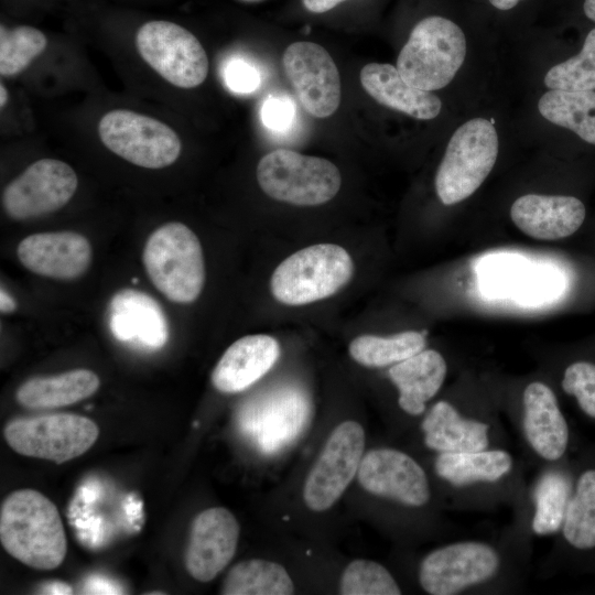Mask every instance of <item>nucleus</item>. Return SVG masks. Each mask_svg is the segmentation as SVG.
I'll list each match as a JSON object with an SVG mask.
<instances>
[{"mask_svg":"<svg viewBox=\"0 0 595 595\" xmlns=\"http://www.w3.org/2000/svg\"><path fill=\"white\" fill-rule=\"evenodd\" d=\"M355 0H301L303 9L311 14H325Z\"/></svg>","mask_w":595,"mask_h":595,"instance_id":"38","label":"nucleus"},{"mask_svg":"<svg viewBox=\"0 0 595 595\" xmlns=\"http://www.w3.org/2000/svg\"><path fill=\"white\" fill-rule=\"evenodd\" d=\"M561 385L567 394L575 397L580 409L595 419V364L582 360L569 365Z\"/></svg>","mask_w":595,"mask_h":595,"instance_id":"35","label":"nucleus"},{"mask_svg":"<svg viewBox=\"0 0 595 595\" xmlns=\"http://www.w3.org/2000/svg\"><path fill=\"white\" fill-rule=\"evenodd\" d=\"M562 532L566 542L577 550L595 548V469L580 475L566 506Z\"/></svg>","mask_w":595,"mask_h":595,"instance_id":"30","label":"nucleus"},{"mask_svg":"<svg viewBox=\"0 0 595 595\" xmlns=\"http://www.w3.org/2000/svg\"><path fill=\"white\" fill-rule=\"evenodd\" d=\"M98 133L107 149L126 161L145 169H163L180 156L177 133L164 122L126 109L105 113Z\"/></svg>","mask_w":595,"mask_h":595,"instance_id":"10","label":"nucleus"},{"mask_svg":"<svg viewBox=\"0 0 595 595\" xmlns=\"http://www.w3.org/2000/svg\"><path fill=\"white\" fill-rule=\"evenodd\" d=\"M145 271L154 286L175 303L194 302L204 288L205 263L201 242L182 223H167L148 238Z\"/></svg>","mask_w":595,"mask_h":595,"instance_id":"3","label":"nucleus"},{"mask_svg":"<svg viewBox=\"0 0 595 595\" xmlns=\"http://www.w3.org/2000/svg\"><path fill=\"white\" fill-rule=\"evenodd\" d=\"M358 480L368 493L421 507L431 497L424 469L408 454L394 448L367 452L359 464Z\"/></svg>","mask_w":595,"mask_h":595,"instance_id":"15","label":"nucleus"},{"mask_svg":"<svg viewBox=\"0 0 595 595\" xmlns=\"http://www.w3.org/2000/svg\"><path fill=\"white\" fill-rule=\"evenodd\" d=\"M312 412L307 393L295 385L267 390L249 400L239 414L241 430L264 454L291 445L304 431Z\"/></svg>","mask_w":595,"mask_h":595,"instance_id":"9","label":"nucleus"},{"mask_svg":"<svg viewBox=\"0 0 595 595\" xmlns=\"http://www.w3.org/2000/svg\"><path fill=\"white\" fill-rule=\"evenodd\" d=\"M240 527L226 508L213 507L193 520L185 552V566L196 581L214 580L232 560Z\"/></svg>","mask_w":595,"mask_h":595,"instance_id":"16","label":"nucleus"},{"mask_svg":"<svg viewBox=\"0 0 595 595\" xmlns=\"http://www.w3.org/2000/svg\"><path fill=\"white\" fill-rule=\"evenodd\" d=\"M43 593H50V594H71L72 588L63 583V582H54L50 585H45L43 587Z\"/></svg>","mask_w":595,"mask_h":595,"instance_id":"40","label":"nucleus"},{"mask_svg":"<svg viewBox=\"0 0 595 595\" xmlns=\"http://www.w3.org/2000/svg\"><path fill=\"white\" fill-rule=\"evenodd\" d=\"M262 123L275 132L286 131L294 119L295 110L291 99L286 97H268L261 107Z\"/></svg>","mask_w":595,"mask_h":595,"instance_id":"36","label":"nucleus"},{"mask_svg":"<svg viewBox=\"0 0 595 595\" xmlns=\"http://www.w3.org/2000/svg\"><path fill=\"white\" fill-rule=\"evenodd\" d=\"M500 558L489 544L455 542L430 552L421 562L419 582L431 595H453L490 580Z\"/></svg>","mask_w":595,"mask_h":595,"instance_id":"13","label":"nucleus"},{"mask_svg":"<svg viewBox=\"0 0 595 595\" xmlns=\"http://www.w3.org/2000/svg\"><path fill=\"white\" fill-rule=\"evenodd\" d=\"M238 1H241V2H245V3H256V2H260L262 0H238Z\"/></svg>","mask_w":595,"mask_h":595,"instance_id":"44","label":"nucleus"},{"mask_svg":"<svg viewBox=\"0 0 595 595\" xmlns=\"http://www.w3.org/2000/svg\"><path fill=\"white\" fill-rule=\"evenodd\" d=\"M140 56L166 82L180 88H195L208 74L207 54L199 40L180 23L151 19L136 32Z\"/></svg>","mask_w":595,"mask_h":595,"instance_id":"7","label":"nucleus"},{"mask_svg":"<svg viewBox=\"0 0 595 595\" xmlns=\"http://www.w3.org/2000/svg\"><path fill=\"white\" fill-rule=\"evenodd\" d=\"M106 322L111 335L131 347L156 350L169 339V323L160 303L134 290L117 291L108 302Z\"/></svg>","mask_w":595,"mask_h":595,"instance_id":"17","label":"nucleus"},{"mask_svg":"<svg viewBox=\"0 0 595 595\" xmlns=\"http://www.w3.org/2000/svg\"><path fill=\"white\" fill-rule=\"evenodd\" d=\"M0 309L2 313H11L15 310V302L12 296L3 289L0 292Z\"/></svg>","mask_w":595,"mask_h":595,"instance_id":"39","label":"nucleus"},{"mask_svg":"<svg viewBox=\"0 0 595 595\" xmlns=\"http://www.w3.org/2000/svg\"><path fill=\"white\" fill-rule=\"evenodd\" d=\"M283 68L304 109L316 118L332 116L340 104L339 72L320 44L300 41L282 56Z\"/></svg>","mask_w":595,"mask_h":595,"instance_id":"14","label":"nucleus"},{"mask_svg":"<svg viewBox=\"0 0 595 595\" xmlns=\"http://www.w3.org/2000/svg\"><path fill=\"white\" fill-rule=\"evenodd\" d=\"M257 180L271 198L298 206L327 203L342 185L340 172L334 163L288 149H277L262 156Z\"/></svg>","mask_w":595,"mask_h":595,"instance_id":"6","label":"nucleus"},{"mask_svg":"<svg viewBox=\"0 0 595 595\" xmlns=\"http://www.w3.org/2000/svg\"><path fill=\"white\" fill-rule=\"evenodd\" d=\"M280 356L275 338L264 334L244 336L223 354L212 372L213 386L224 393L246 390L263 377Z\"/></svg>","mask_w":595,"mask_h":595,"instance_id":"21","label":"nucleus"},{"mask_svg":"<svg viewBox=\"0 0 595 595\" xmlns=\"http://www.w3.org/2000/svg\"><path fill=\"white\" fill-rule=\"evenodd\" d=\"M548 121L572 130L587 143L595 144V91L550 89L538 102Z\"/></svg>","mask_w":595,"mask_h":595,"instance_id":"27","label":"nucleus"},{"mask_svg":"<svg viewBox=\"0 0 595 595\" xmlns=\"http://www.w3.org/2000/svg\"><path fill=\"white\" fill-rule=\"evenodd\" d=\"M498 149V136L489 120L474 118L458 127L435 175L442 204L454 205L474 194L491 172Z\"/></svg>","mask_w":595,"mask_h":595,"instance_id":"5","label":"nucleus"},{"mask_svg":"<svg viewBox=\"0 0 595 595\" xmlns=\"http://www.w3.org/2000/svg\"><path fill=\"white\" fill-rule=\"evenodd\" d=\"M570 483L558 472L543 475L534 491V515L532 530L539 536H548L562 528L567 502L570 500Z\"/></svg>","mask_w":595,"mask_h":595,"instance_id":"32","label":"nucleus"},{"mask_svg":"<svg viewBox=\"0 0 595 595\" xmlns=\"http://www.w3.org/2000/svg\"><path fill=\"white\" fill-rule=\"evenodd\" d=\"M0 105H1V108L6 106L7 101H8V97H9V94H8V90L7 88L4 87L3 84L0 85Z\"/></svg>","mask_w":595,"mask_h":595,"instance_id":"43","label":"nucleus"},{"mask_svg":"<svg viewBox=\"0 0 595 595\" xmlns=\"http://www.w3.org/2000/svg\"><path fill=\"white\" fill-rule=\"evenodd\" d=\"M227 87L237 94L255 91L261 82L258 69L242 60H232L224 68Z\"/></svg>","mask_w":595,"mask_h":595,"instance_id":"37","label":"nucleus"},{"mask_svg":"<svg viewBox=\"0 0 595 595\" xmlns=\"http://www.w3.org/2000/svg\"><path fill=\"white\" fill-rule=\"evenodd\" d=\"M586 216L581 199L566 195L526 194L510 207V218L527 236L559 240L576 232Z\"/></svg>","mask_w":595,"mask_h":595,"instance_id":"19","label":"nucleus"},{"mask_svg":"<svg viewBox=\"0 0 595 595\" xmlns=\"http://www.w3.org/2000/svg\"><path fill=\"white\" fill-rule=\"evenodd\" d=\"M365 447V431L356 421L339 423L328 436L303 488L313 511L329 509L357 475Z\"/></svg>","mask_w":595,"mask_h":595,"instance_id":"11","label":"nucleus"},{"mask_svg":"<svg viewBox=\"0 0 595 595\" xmlns=\"http://www.w3.org/2000/svg\"><path fill=\"white\" fill-rule=\"evenodd\" d=\"M465 56L466 37L462 29L447 18L429 15L411 30L396 67L411 86L433 91L453 80Z\"/></svg>","mask_w":595,"mask_h":595,"instance_id":"2","label":"nucleus"},{"mask_svg":"<svg viewBox=\"0 0 595 595\" xmlns=\"http://www.w3.org/2000/svg\"><path fill=\"white\" fill-rule=\"evenodd\" d=\"M47 46V37L28 24L0 25V74L12 77L24 71Z\"/></svg>","mask_w":595,"mask_h":595,"instance_id":"31","label":"nucleus"},{"mask_svg":"<svg viewBox=\"0 0 595 595\" xmlns=\"http://www.w3.org/2000/svg\"><path fill=\"white\" fill-rule=\"evenodd\" d=\"M77 184V175L69 164L41 159L4 187L2 206L14 220L41 217L64 207L75 194Z\"/></svg>","mask_w":595,"mask_h":595,"instance_id":"12","label":"nucleus"},{"mask_svg":"<svg viewBox=\"0 0 595 595\" xmlns=\"http://www.w3.org/2000/svg\"><path fill=\"white\" fill-rule=\"evenodd\" d=\"M425 445L439 453L486 450L489 428L486 423L464 418L446 401L436 402L422 420Z\"/></svg>","mask_w":595,"mask_h":595,"instance_id":"24","label":"nucleus"},{"mask_svg":"<svg viewBox=\"0 0 595 595\" xmlns=\"http://www.w3.org/2000/svg\"><path fill=\"white\" fill-rule=\"evenodd\" d=\"M342 595H400L391 573L380 563L354 560L344 569L339 583Z\"/></svg>","mask_w":595,"mask_h":595,"instance_id":"34","label":"nucleus"},{"mask_svg":"<svg viewBox=\"0 0 595 595\" xmlns=\"http://www.w3.org/2000/svg\"><path fill=\"white\" fill-rule=\"evenodd\" d=\"M350 255L335 244H316L284 259L273 271L271 293L285 305H304L332 296L351 279Z\"/></svg>","mask_w":595,"mask_h":595,"instance_id":"4","label":"nucleus"},{"mask_svg":"<svg viewBox=\"0 0 595 595\" xmlns=\"http://www.w3.org/2000/svg\"><path fill=\"white\" fill-rule=\"evenodd\" d=\"M434 467L442 479L454 486L494 483L510 472L512 458L502 450L440 453Z\"/></svg>","mask_w":595,"mask_h":595,"instance_id":"26","label":"nucleus"},{"mask_svg":"<svg viewBox=\"0 0 595 595\" xmlns=\"http://www.w3.org/2000/svg\"><path fill=\"white\" fill-rule=\"evenodd\" d=\"M4 437L17 453L56 464L86 453L97 441V424L83 415L53 413L11 420Z\"/></svg>","mask_w":595,"mask_h":595,"instance_id":"8","label":"nucleus"},{"mask_svg":"<svg viewBox=\"0 0 595 595\" xmlns=\"http://www.w3.org/2000/svg\"><path fill=\"white\" fill-rule=\"evenodd\" d=\"M549 89H595V28L585 37L581 52L551 67L544 76Z\"/></svg>","mask_w":595,"mask_h":595,"instance_id":"33","label":"nucleus"},{"mask_svg":"<svg viewBox=\"0 0 595 595\" xmlns=\"http://www.w3.org/2000/svg\"><path fill=\"white\" fill-rule=\"evenodd\" d=\"M99 377L89 369H73L58 375L33 377L17 390V401L32 410L69 405L93 396Z\"/></svg>","mask_w":595,"mask_h":595,"instance_id":"25","label":"nucleus"},{"mask_svg":"<svg viewBox=\"0 0 595 595\" xmlns=\"http://www.w3.org/2000/svg\"><path fill=\"white\" fill-rule=\"evenodd\" d=\"M359 78L366 93L377 102L415 119H433L441 111L442 101L436 95L404 82L391 64H367Z\"/></svg>","mask_w":595,"mask_h":595,"instance_id":"22","label":"nucleus"},{"mask_svg":"<svg viewBox=\"0 0 595 595\" xmlns=\"http://www.w3.org/2000/svg\"><path fill=\"white\" fill-rule=\"evenodd\" d=\"M424 334L416 331L391 336L361 335L349 344L355 361L366 367H386L398 364L425 348Z\"/></svg>","mask_w":595,"mask_h":595,"instance_id":"29","label":"nucleus"},{"mask_svg":"<svg viewBox=\"0 0 595 595\" xmlns=\"http://www.w3.org/2000/svg\"><path fill=\"white\" fill-rule=\"evenodd\" d=\"M447 372L444 357L434 349L420 353L391 366L389 377L399 391L400 408L420 415L425 403L441 389Z\"/></svg>","mask_w":595,"mask_h":595,"instance_id":"23","label":"nucleus"},{"mask_svg":"<svg viewBox=\"0 0 595 595\" xmlns=\"http://www.w3.org/2000/svg\"><path fill=\"white\" fill-rule=\"evenodd\" d=\"M293 582L279 563L250 559L235 564L223 583L224 595H291Z\"/></svg>","mask_w":595,"mask_h":595,"instance_id":"28","label":"nucleus"},{"mask_svg":"<svg viewBox=\"0 0 595 595\" xmlns=\"http://www.w3.org/2000/svg\"><path fill=\"white\" fill-rule=\"evenodd\" d=\"M488 1L494 8L498 10L507 11L515 8L519 2L524 1V0H488Z\"/></svg>","mask_w":595,"mask_h":595,"instance_id":"41","label":"nucleus"},{"mask_svg":"<svg viewBox=\"0 0 595 595\" xmlns=\"http://www.w3.org/2000/svg\"><path fill=\"white\" fill-rule=\"evenodd\" d=\"M17 256L29 271L57 280H75L91 263L89 240L75 231L33 234L21 240Z\"/></svg>","mask_w":595,"mask_h":595,"instance_id":"18","label":"nucleus"},{"mask_svg":"<svg viewBox=\"0 0 595 595\" xmlns=\"http://www.w3.org/2000/svg\"><path fill=\"white\" fill-rule=\"evenodd\" d=\"M524 436L531 448L547 461L561 458L569 444V426L552 389L529 383L522 394Z\"/></svg>","mask_w":595,"mask_h":595,"instance_id":"20","label":"nucleus"},{"mask_svg":"<svg viewBox=\"0 0 595 595\" xmlns=\"http://www.w3.org/2000/svg\"><path fill=\"white\" fill-rule=\"evenodd\" d=\"M583 10L585 15L593 22H595V0H585L583 3Z\"/></svg>","mask_w":595,"mask_h":595,"instance_id":"42","label":"nucleus"},{"mask_svg":"<svg viewBox=\"0 0 595 595\" xmlns=\"http://www.w3.org/2000/svg\"><path fill=\"white\" fill-rule=\"evenodd\" d=\"M0 541L11 556L43 571L58 567L67 552L56 506L42 493L29 488L11 493L2 501Z\"/></svg>","mask_w":595,"mask_h":595,"instance_id":"1","label":"nucleus"}]
</instances>
